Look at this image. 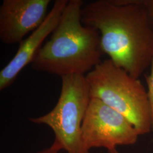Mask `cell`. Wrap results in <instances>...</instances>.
Listing matches in <instances>:
<instances>
[{"mask_svg": "<svg viewBox=\"0 0 153 153\" xmlns=\"http://www.w3.org/2000/svg\"><path fill=\"white\" fill-rule=\"evenodd\" d=\"M50 0H4L0 6V40L19 44L43 23Z\"/></svg>", "mask_w": 153, "mask_h": 153, "instance_id": "obj_6", "label": "cell"}, {"mask_svg": "<svg viewBox=\"0 0 153 153\" xmlns=\"http://www.w3.org/2000/svg\"><path fill=\"white\" fill-rule=\"evenodd\" d=\"M69 0H56L43 23L19 43L16 55L0 71V90L9 87L18 75L31 64L44 40L53 32Z\"/></svg>", "mask_w": 153, "mask_h": 153, "instance_id": "obj_7", "label": "cell"}, {"mask_svg": "<svg viewBox=\"0 0 153 153\" xmlns=\"http://www.w3.org/2000/svg\"><path fill=\"white\" fill-rule=\"evenodd\" d=\"M82 0H69L49 40L31 62L33 70L61 77L91 71L102 60L100 35L82 22Z\"/></svg>", "mask_w": 153, "mask_h": 153, "instance_id": "obj_2", "label": "cell"}, {"mask_svg": "<svg viewBox=\"0 0 153 153\" xmlns=\"http://www.w3.org/2000/svg\"><path fill=\"white\" fill-rule=\"evenodd\" d=\"M82 22L100 35L103 53L138 79L153 57V27L140 0H97L83 7Z\"/></svg>", "mask_w": 153, "mask_h": 153, "instance_id": "obj_1", "label": "cell"}, {"mask_svg": "<svg viewBox=\"0 0 153 153\" xmlns=\"http://www.w3.org/2000/svg\"><path fill=\"white\" fill-rule=\"evenodd\" d=\"M146 10L149 19L153 27V0H140Z\"/></svg>", "mask_w": 153, "mask_h": 153, "instance_id": "obj_9", "label": "cell"}, {"mask_svg": "<svg viewBox=\"0 0 153 153\" xmlns=\"http://www.w3.org/2000/svg\"><path fill=\"white\" fill-rule=\"evenodd\" d=\"M33 153H60V151L51 146L49 148H46Z\"/></svg>", "mask_w": 153, "mask_h": 153, "instance_id": "obj_10", "label": "cell"}, {"mask_svg": "<svg viewBox=\"0 0 153 153\" xmlns=\"http://www.w3.org/2000/svg\"><path fill=\"white\" fill-rule=\"evenodd\" d=\"M91 98L85 75L62 76L60 95L55 107L47 114L31 117L29 120L52 130L55 135L53 148L67 153H84L81 127Z\"/></svg>", "mask_w": 153, "mask_h": 153, "instance_id": "obj_4", "label": "cell"}, {"mask_svg": "<svg viewBox=\"0 0 153 153\" xmlns=\"http://www.w3.org/2000/svg\"><path fill=\"white\" fill-rule=\"evenodd\" d=\"M140 136L127 119L98 99L91 98L82 123L81 138L84 153L94 148L107 151L134 145Z\"/></svg>", "mask_w": 153, "mask_h": 153, "instance_id": "obj_5", "label": "cell"}, {"mask_svg": "<svg viewBox=\"0 0 153 153\" xmlns=\"http://www.w3.org/2000/svg\"><path fill=\"white\" fill-rule=\"evenodd\" d=\"M85 76L91 98L98 99L123 115L140 136L152 131L148 92L139 79L109 59L102 61Z\"/></svg>", "mask_w": 153, "mask_h": 153, "instance_id": "obj_3", "label": "cell"}, {"mask_svg": "<svg viewBox=\"0 0 153 153\" xmlns=\"http://www.w3.org/2000/svg\"><path fill=\"white\" fill-rule=\"evenodd\" d=\"M107 153H121L116 149H114V150H109V151H107Z\"/></svg>", "mask_w": 153, "mask_h": 153, "instance_id": "obj_11", "label": "cell"}, {"mask_svg": "<svg viewBox=\"0 0 153 153\" xmlns=\"http://www.w3.org/2000/svg\"><path fill=\"white\" fill-rule=\"evenodd\" d=\"M150 71L148 76H146V81L148 86V98L150 102L152 119V131L153 132V57L150 64Z\"/></svg>", "mask_w": 153, "mask_h": 153, "instance_id": "obj_8", "label": "cell"}]
</instances>
